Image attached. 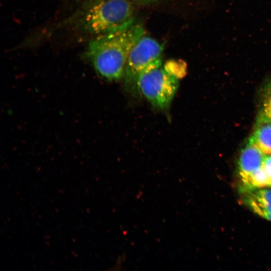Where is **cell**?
Segmentation results:
<instances>
[{"instance_id": "1", "label": "cell", "mask_w": 271, "mask_h": 271, "mask_svg": "<svg viewBox=\"0 0 271 271\" xmlns=\"http://www.w3.org/2000/svg\"><path fill=\"white\" fill-rule=\"evenodd\" d=\"M140 24L116 32L96 36L88 44L86 56L97 74L110 82L123 78L129 54L145 34Z\"/></svg>"}, {"instance_id": "2", "label": "cell", "mask_w": 271, "mask_h": 271, "mask_svg": "<svg viewBox=\"0 0 271 271\" xmlns=\"http://www.w3.org/2000/svg\"><path fill=\"white\" fill-rule=\"evenodd\" d=\"M130 0H96L80 18L83 29L97 36L121 31L132 25L134 8Z\"/></svg>"}, {"instance_id": "3", "label": "cell", "mask_w": 271, "mask_h": 271, "mask_svg": "<svg viewBox=\"0 0 271 271\" xmlns=\"http://www.w3.org/2000/svg\"><path fill=\"white\" fill-rule=\"evenodd\" d=\"M138 92L154 106L164 109L171 103L179 87V78L162 65L142 72L137 81Z\"/></svg>"}, {"instance_id": "4", "label": "cell", "mask_w": 271, "mask_h": 271, "mask_svg": "<svg viewBox=\"0 0 271 271\" xmlns=\"http://www.w3.org/2000/svg\"><path fill=\"white\" fill-rule=\"evenodd\" d=\"M164 45L155 39L144 35L132 49L126 63L123 79L126 90L138 92L137 81L145 70L162 65Z\"/></svg>"}, {"instance_id": "5", "label": "cell", "mask_w": 271, "mask_h": 271, "mask_svg": "<svg viewBox=\"0 0 271 271\" xmlns=\"http://www.w3.org/2000/svg\"><path fill=\"white\" fill-rule=\"evenodd\" d=\"M264 153L253 142L249 140L248 145L242 150L239 161L241 177L246 176L261 168Z\"/></svg>"}, {"instance_id": "6", "label": "cell", "mask_w": 271, "mask_h": 271, "mask_svg": "<svg viewBox=\"0 0 271 271\" xmlns=\"http://www.w3.org/2000/svg\"><path fill=\"white\" fill-rule=\"evenodd\" d=\"M247 202L255 213L271 221V190L253 192L248 197Z\"/></svg>"}, {"instance_id": "7", "label": "cell", "mask_w": 271, "mask_h": 271, "mask_svg": "<svg viewBox=\"0 0 271 271\" xmlns=\"http://www.w3.org/2000/svg\"><path fill=\"white\" fill-rule=\"evenodd\" d=\"M250 141L255 144L266 155L271 154V120L264 116Z\"/></svg>"}, {"instance_id": "8", "label": "cell", "mask_w": 271, "mask_h": 271, "mask_svg": "<svg viewBox=\"0 0 271 271\" xmlns=\"http://www.w3.org/2000/svg\"><path fill=\"white\" fill-rule=\"evenodd\" d=\"M245 185L248 188H257L268 186L267 175L261 167L255 171L241 177Z\"/></svg>"}, {"instance_id": "9", "label": "cell", "mask_w": 271, "mask_h": 271, "mask_svg": "<svg viewBox=\"0 0 271 271\" xmlns=\"http://www.w3.org/2000/svg\"><path fill=\"white\" fill-rule=\"evenodd\" d=\"M262 167L267 175L268 186H271V156H264Z\"/></svg>"}, {"instance_id": "10", "label": "cell", "mask_w": 271, "mask_h": 271, "mask_svg": "<svg viewBox=\"0 0 271 271\" xmlns=\"http://www.w3.org/2000/svg\"><path fill=\"white\" fill-rule=\"evenodd\" d=\"M263 116L271 120V92L268 94L264 101Z\"/></svg>"}, {"instance_id": "11", "label": "cell", "mask_w": 271, "mask_h": 271, "mask_svg": "<svg viewBox=\"0 0 271 271\" xmlns=\"http://www.w3.org/2000/svg\"><path fill=\"white\" fill-rule=\"evenodd\" d=\"M132 3L140 4H150L160 2L165 0H130Z\"/></svg>"}]
</instances>
